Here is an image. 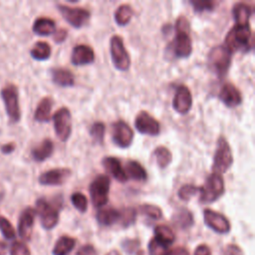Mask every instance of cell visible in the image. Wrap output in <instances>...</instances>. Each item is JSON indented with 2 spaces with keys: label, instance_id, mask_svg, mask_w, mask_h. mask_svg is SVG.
Segmentation results:
<instances>
[{
  "label": "cell",
  "instance_id": "b9f144b4",
  "mask_svg": "<svg viewBox=\"0 0 255 255\" xmlns=\"http://www.w3.org/2000/svg\"><path fill=\"white\" fill-rule=\"evenodd\" d=\"M10 255H31L28 246L20 241H15L10 249Z\"/></svg>",
  "mask_w": 255,
  "mask_h": 255
},
{
  "label": "cell",
  "instance_id": "ac0fdd59",
  "mask_svg": "<svg viewBox=\"0 0 255 255\" xmlns=\"http://www.w3.org/2000/svg\"><path fill=\"white\" fill-rule=\"evenodd\" d=\"M219 100L228 108H235L242 102L240 91L230 82L225 83L218 94Z\"/></svg>",
  "mask_w": 255,
  "mask_h": 255
},
{
  "label": "cell",
  "instance_id": "f35d334b",
  "mask_svg": "<svg viewBox=\"0 0 255 255\" xmlns=\"http://www.w3.org/2000/svg\"><path fill=\"white\" fill-rule=\"evenodd\" d=\"M168 251V246L159 242L155 238H152L148 243L149 255H166Z\"/></svg>",
  "mask_w": 255,
  "mask_h": 255
},
{
  "label": "cell",
  "instance_id": "1f68e13d",
  "mask_svg": "<svg viewBox=\"0 0 255 255\" xmlns=\"http://www.w3.org/2000/svg\"><path fill=\"white\" fill-rule=\"evenodd\" d=\"M172 222L179 228H187L193 224L192 213L185 208H181L173 214Z\"/></svg>",
  "mask_w": 255,
  "mask_h": 255
},
{
  "label": "cell",
  "instance_id": "ffe728a7",
  "mask_svg": "<svg viewBox=\"0 0 255 255\" xmlns=\"http://www.w3.org/2000/svg\"><path fill=\"white\" fill-rule=\"evenodd\" d=\"M102 164L106 168V170L118 181L126 182L128 180V176L124 167L122 166L121 160L114 156H107L103 158Z\"/></svg>",
  "mask_w": 255,
  "mask_h": 255
},
{
  "label": "cell",
  "instance_id": "ba28073f",
  "mask_svg": "<svg viewBox=\"0 0 255 255\" xmlns=\"http://www.w3.org/2000/svg\"><path fill=\"white\" fill-rule=\"evenodd\" d=\"M1 98L4 102L7 116L12 123H18L21 118L19 106V94L15 85L9 84L1 90Z\"/></svg>",
  "mask_w": 255,
  "mask_h": 255
},
{
  "label": "cell",
  "instance_id": "3957f363",
  "mask_svg": "<svg viewBox=\"0 0 255 255\" xmlns=\"http://www.w3.org/2000/svg\"><path fill=\"white\" fill-rule=\"evenodd\" d=\"M231 60L232 53L224 45L213 47L208 54V65L220 78L227 74L231 65Z\"/></svg>",
  "mask_w": 255,
  "mask_h": 255
},
{
  "label": "cell",
  "instance_id": "e575fe53",
  "mask_svg": "<svg viewBox=\"0 0 255 255\" xmlns=\"http://www.w3.org/2000/svg\"><path fill=\"white\" fill-rule=\"evenodd\" d=\"M106 126L102 122H95L90 128V135L93 138L94 142L102 144L105 138Z\"/></svg>",
  "mask_w": 255,
  "mask_h": 255
},
{
  "label": "cell",
  "instance_id": "83f0119b",
  "mask_svg": "<svg viewBox=\"0 0 255 255\" xmlns=\"http://www.w3.org/2000/svg\"><path fill=\"white\" fill-rule=\"evenodd\" d=\"M76 245V239L63 235L61 236L55 243V246L53 248V254L54 255H69L70 252L74 249Z\"/></svg>",
  "mask_w": 255,
  "mask_h": 255
},
{
  "label": "cell",
  "instance_id": "e0dca14e",
  "mask_svg": "<svg viewBox=\"0 0 255 255\" xmlns=\"http://www.w3.org/2000/svg\"><path fill=\"white\" fill-rule=\"evenodd\" d=\"M36 211L32 207L25 208L18 221V233L23 240H29L32 235Z\"/></svg>",
  "mask_w": 255,
  "mask_h": 255
},
{
  "label": "cell",
  "instance_id": "d4e9b609",
  "mask_svg": "<svg viewBox=\"0 0 255 255\" xmlns=\"http://www.w3.org/2000/svg\"><path fill=\"white\" fill-rule=\"evenodd\" d=\"M232 14L235 20V24L247 25L249 24V19L252 15V9L245 2H237L233 5Z\"/></svg>",
  "mask_w": 255,
  "mask_h": 255
},
{
  "label": "cell",
  "instance_id": "5b68a950",
  "mask_svg": "<svg viewBox=\"0 0 255 255\" xmlns=\"http://www.w3.org/2000/svg\"><path fill=\"white\" fill-rule=\"evenodd\" d=\"M200 197L201 203H211L220 198L225 191L224 180L218 173L212 172L205 179L203 186H200Z\"/></svg>",
  "mask_w": 255,
  "mask_h": 255
},
{
  "label": "cell",
  "instance_id": "30bf717a",
  "mask_svg": "<svg viewBox=\"0 0 255 255\" xmlns=\"http://www.w3.org/2000/svg\"><path fill=\"white\" fill-rule=\"evenodd\" d=\"M40 217L41 225L45 229L54 228L59 221V211L55 205L45 198H39L36 201V210Z\"/></svg>",
  "mask_w": 255,
  "mask_h": 255
},
{
  "label": "cell",
  "instance_id": "d6986e66",
  "mask_svg": "<svg viewBox=\"0 0 255 255\" xmlns=\"http://www.w3.org/2000/svg\"><path fill=\"white\" fill-rule=\"evenodd\" d=\"M95 61V52L93 48L86 44H80L74 47L71 62L75 66H84L94 63Z\"/></svg>",
  "mask_w": 255,
  "mask_h": 255
},
{
  "label": "cell",
  "instance_id": "8992f818",
  "mask_svg": "<svg viewBox=\"0 0 255 255\" xmlns=\"http://www.w3.org/2000/svg\"><path fill=\"white\" fill-rule=\"evenodd\" d=\"M111 59L115 68L119 71H128L130 67V57L127 51L124 40L119 35H114L110 39Z\"/></svg>",
  "mask_w": 255,
  "mask_h": 255
},
{
  "label": "cell",
  "instance_id": "f546056e",
  "mask_svg": "<svg viewBox=\"0 0 255 255\" xmlns=\"http://www.w3.org/2000/svg\"><path fill=\"white\" fill-rule=\"evenodd\" d=\"M133 9L129 4L120 5L115 12V21L119 26H126L133 16Z\"/></svg>",
  "mask_w": 255,
  "mask_h": 255
},
{
  "label": "cell",
  "instance_id": "ab89813d",
  "mask_svg": "<svg viewBox=\"0 0 255 255\" xmlns=\"http://www.w3.org/2000/svg\"><path fill=\"white\" fill-rule=\"evenodd\" d=\"M190 4L192 5L193 10L197 13L213 11L215 8V2L210 0H191Z\"/></svg>",
  "mask_w": 255,
  "mask_h": 255
},
{
  "label": "cell",
  "instance_id": "603a6c76",
  "mask_svg": "<svg viewBox=\"0 0 255 255\" xmlns=\"http://www.w3.org/2000/svg\"><path fill=\"white\" fill-rule=\"evenodd\" d=\"M54 151V143L50 138L43 139L38 145L33 147L31 151L32 158L35 161L41 162L49 158Z\"/></svg>",
  "mask_w": 255,
  "mask_h": 255
},
{
  "label": "cell",
  "instance_id": "7a4b0ae2",
  "mask_svg": "<svg viewBox=\"0 0 255 255\" xmlns=\"http://www.w3.org/2000/svg\"><path fill=\"white\" fill-rule=\"evenodd\" d=\"M252 32L250 25L235 24L225 37L224 46L233 54L238 51H248L250 49Z\"/></svg>",
  "mask_w": 255,
  "mask_h": 255
},
{
  "label": "cell",
  "instance_id": "7c38bea8",
  "mask_svg": "<svg viewBox=\"0 0 255 255\" xmlns=\"http://www.w3.org/2000/svg\"><path fill=\"white\" fill-rule=\"evenodd\" d=\"M135 129L141 133L151 136H156L160 132V125L155 118H153L146 111H140L134 120Z\"/></svg>",
  "mask_w": 255,
  "mask_h": 255
},
{
  "label": "cell",
  "instance_id": "484cf974",
  "mask_svg": "<svg viewBox=\"0 0 255 255\" xmlns=\"http://www.w3.org/2000/svg\"><path fill=\"white\" fill-rule=\"evenodd\" d=\"M33 32L39 36H48L55 32L56 23L53 19L48 17H39L35 20L33 27Z\"/></svg>",
  "mask_w": 255,
  "mask_h": 255
},
{
  "label": "cell",
  "instance_id": "f6af8a7d",
  "mask_svg": "<svg viewBox=\"0 0 255 255\" xmlns=\"http://www.w3.org/2000/svg\"><path fill=\"white\" fill-rule=\"evenodd\" d=\"M193 255H211V251L207 245L201 244L196 247Z\"/></svg>",
  "mask_w": 255,
  "mask_h": 255
},
{
  "label": "cell",
  "instance_id": "277c9868",
  "mask_svg": "<svg viewBox=\"0 0 255 255\" xmlns=\"http://www.w3.org/2000/svg\"><path fill=\"white\" fill-rule=\"evenodd\" d=\"M233 163V154L227 139L221 135L217 139V145L213 156L212 170L215 173L226 172Z\"/></svg>",
  "mask_w": 255,
  "mask_h": 255
},
{
  "label": "cell",
  "instance_id": "5bb4252c",
  "mask_svg": "<svg viewBox=\"0 0 255 255\" xmlns=\"http://www.w3.org/2000/svg\"><path fill=\"white\" fill-rule=\"evenodd\" d=\"M204 223L213 231L225 234L230 231V222L229 220L221 213L214 211L212 209L206 208L203 211Z\"/></svg>",
  "mask_w": 255,
  "mask_h": 255
},
{
  "label": "cell",
  "instance_id": "9c48e42d",
  "mask_svg": "<svg viewBox=\"0 0 255 255\" xmlns=\"http://www.w3.org/2000/svg\"><path fill=\"white\" fill-rule=\"evenodd\" d=\"M54 129L58 138L65 142L69 139L72 132V117L68 108L62 107L53 116Z\"/></svg>",
  "mask_w": 255,
  "mask_h": 255
},
{
  "label": "cell",
  "instance_id": "7bdbcfd3",
  "mask_svg": "<svg viewBox=\"0 0 255 255\" xmlns=\"http://www.w3.org/2000/svg\"><path fill=\"white\" fill-rule=\"evenodd\" d=\"M67 36H68V31L66 29L61 28V29L55 30V32L53 33V40L55 43L60 44L66 40Z\"/></svg>",
  "mask_w": 255,
  "mask_h": 255
},
{
  "label": "cell",
  "instance_id": "8d00e7d4",
  "mask_svg": "<svg viewBox=\"0 0 255 255\" xmlns=\"http://www.w3.org/2000/svg\"><path fill=\"white\" fill-rule=\"evenodd\" d=\"M200 189H201L200 186H196L194 184H184L178 190V197L181 200L188 201L192 196L200 192Z\"/></svg>",
  "mask_w": 255,
  "mask_h": 255
},
{
  "label": "cell",
  "instance_id": "4dcf8cb0",
  "mask_svg": "<svg viewBox=\"0 0 255 255\" xmlns=\"http://www.w3.org/2000/svg\"><path fill=\"white\" fill-rule=\"evenodd\" d=\"M156 240H158L159 242L163 243L166 246H170L174 240H175V235L173 233V231L171 230V228H169L166 225H157L154 228V237Z\"/></svg>",
  "mask_w": 255,
  "mask_h": 255
},
{
  "label": "cell",
  "instance_id": "bcb514c9",
  "mask_svg": "<svg viewBox=\"0 0 255 255\" xmlns=\"http://www.w3.org/2000/svg\"><path fill=\"white\" fill-rule=\"evenodd\" d=\"M166 255H189V253L185 248L177 247V248H174L172 250H169L166 253Z\"/></svg>",
  "mask_w": 255,
  "mask_h": 255
},
{
  "label": "cell",
  "instance_id": "4316f807",
  "mask_svg": "<svg viewBox=\"0 0 255 255\" xmlns=\"http://www.w3.org/2000/svg\"><path fill=\"white\" fill-rule=\"evenodd\" d=\"M97 220L103 226L114 225L120 220V210L113 207L101 208L97 213Z\"/></svg>",
  "mask_w": 255,
  "mask_h": 255
},
{
  "label": "cell",
  "instance_id": "d6a6232c",
  "mask_svg": "<svg viewBox=\"0 0 255 255\" xmlns=\"http://www.w3.org/2000/svg\"><path fill=\"white\" fill-rule=\"evenodd\" d=\"M153 155L155 157L156 163L160 168H165L172 161L171 151L164 145H159L153 150Z\"/></svg>",
  "mask_w": 255,
  "mask_h": 255
},
{
  "label": "cell",
  "instance_id": "ee69618b",
  "mask_svg": "<svg viewBox=\"0 0 255 255\" xmlns=\"http://www.w3.org/2000/svg\"><path fill=\"white\" fill-rule=\"evenodd\" d=\"M76 255H98L96 249L94 248L93 245L91 244H86L84 246H82Z\"/></svg>",
  "mask_w": 255,
  "mask_h": 255
},
{
  "label": "cell",
  "instance_id": "60d3db41",
  "mask_svg": "<svg viewBox=\"0 0 255 255\" xmlns=\"http://www.w3.org/2000/svg\"><path fill=\"white\" fill-rule=\"evenodd\" d=\"M0 229H1L3 236L6 239L11 240V239L15 238L16 233H15L14 227L12 226V224L10 223V221L7 218L2 217V216H0Z\"/></svg>",
  "mask_w": 255,
  "mask_h": 255
},
{
  "label": "cell",
  "instance_id": "f1b7e54d",
  "mask_svg": "<svg viewBox=\"0 0 255 255\" xmlns=\"http://www.w3.org/2000/svg\"><path fill=\"white\" fill-rule=\"evenodd\" d=\"M51 53H52L51 46L44 41L36 42L30 51L31 57L37 61L48 60L51 56Z\"/></svg>",
  "mask_w": 255,
  "mask_h": 255
},
{
  "label": "cell",
  "instance_id": "7402d4cb",
  "mask_svg": "<svg viewBox=\"0 0 255 255\" xmlns=\"http://www.w3.org/2000/svg\"><path fill=\"white\" fill-rule=\"evenodd\" d=\"M53 104H54V100L50 96H47L41 99L34 113L35 121L40 123L49 122L51 118V111L53 108Z\"/></svg>",
  "mask_w": 255,
  "mask_h": 255
},
{
  "label": "cell",
  "instance_id": "44dd1931",
  "mask_svg": "<svg viewBox=\"0 0 255 255\" xmlns=\"http://www.w3.org/2000/svg\"><path fill=\"white\" fill-rule=\"evenodd\" d=\"M52 81L59 87L67 88L75 84V77L73 73L66 68H54L51 71Z\"/></svg>",
  "mask_w": 255,
  "mask_h": 255
},
{
  "label": "cell",
  "instance_id": "d590c367",
  "mask_svg": "<svg viewBox=\"0 0 255 255\" xmlns=\"http://www.w3.org/2000/svg\"><path fill=\"white\" fill-rule=\"evenodd\" d=\"M71 202L72 204L74 205V207L84 213L87 211V208H88V199H87V196L82 193V192H74L72 195H71Z\"/></svg>",
  "mask_w": 255,
  "mask_h": 255
},
{
  "label": "cell",
  "instance_id": "8fae6325",
  "mask_svg": "<svg viewBox=\"0 0 255 255\" xmlns=\"http://www.w3.org/2000/svg\"><path fill=\"white\" fill-rule=\"evenodd\" d=\"M58 10L63 18L76 29L82 28L90 19V12L85 8L58 4Z\"/></svg>",
  "mask_w": 255,
  "mask_h": 255
},
{
  "label": "cell",
  "instance_id": "6da1fadb",
  "mask_svg": "<svg viewBox=\"0 0 255 255\" xmlns=\"http://www.w3.org/2000/svg\"><path fill=\"white\" fill-rule=\"evenodd\" d=\"M169 50L175 58H188L192 53L190 25L188 19L183 15L175 21V35L169 44Z\"/></svg>",
  "mask_w": 255,
  "mask_h": 255
},
{
  "label": "cell",
  "instance_id": "cb8c5ba5",
  "mask_svg": "<svg viewBox=\"0 0 255 255\" xmlns=\"http://www.w3.org/2000/svg\"><path fill=\"white\" fill-rule=\"evenodd\" d=\"M125 171L128 176V179H133L137 181H145L147 179V172L144 167L136 160L129 159L126 162Z\"/></svg>",
  "mask_w": 255,
  "mask_h": 255
},
{
  "label": "cell",
  "instance_id": "2e32d148",
  "mask_svg": "<svg viewBox=\"0 0 255 255\" xmlns=\"http://www.w3.org/2000/svg\"><path fill=\"white\" fill-rule=\"evenodd\" d=\"M72 170L70 168H53L43 172L38 180L42 185H62L71 176Z\"/></svg>",
  "mask_w": 255,
  "mask_h": 255
},
{
  "label": "cell",
  "instance_id": "4fadbf2b",
  "mask_svg": "<svg viewBox=\"0 0 255 255\" xmlns=\"http://www.w3.org/2000/svg\"><path fill=\"white\" fill-rule=\"evenodd\" d=\"M113 141L121 148L128 147L133 140V130L123 120H119L113 124Z\"/></svg>",
  "mask_w": 255,
  "mask_h": 255
},
{
  "label": "cell",
  "instance_id": "836d02e7",
  "mask_svg": "<svg viewBox=\"0 0 255 255\" xmlns=\"http://www.w3.org/2000/svg\"><path fill=\"white\" fill-rule=\"evenodd\" d=\"M136 218V211L132 207H127L120 210V224L123 227H128L132 225Z\"/></svg>",
  "mask_w": 255,
  "mask_h": 255
},
{
  "label": "cell",
  "instance_id": "681fc988",
  "mask_svg": "<svg viewBox=\"0 0 255 255\" xmlns=\"http://www.w3.org/2000/svg\"><path fill=\"white\" fill-rule=\"evenodd\" d=\"M107 255H120V253L118 251H116V250H112Z\"/></svg>",
  "mask_w": 255,
  "mask_h": 255
},
{
  "label": "cell",
  "instance_id": "7dc6e473",
  "mask_svg": "<svg viewBox=\"0 0 255 255\" xmlns=\"http://www.w3.org/2000/svg\"><path fill=\"white\" fill-rule=\"evenodd\" d=\"M14 149H15V143L14 142H8V143L1 146V151L4 154H9V153L13 152Z\"/></svg>",
  "mask_w": 255,
  "mask_h": 255
},
{
  "label": "cell",
  "instance_id": "74e56055",
  "mask_svg": "<svg viewBox=\"0 0 255 255\" xmlns=\"http://www.w3.org/2000/svg\"><path fill=\"white\" fill-rule=\"evenodd\" d=\"M139 211L144 214L145 216L153 219L158 220L162 217V211L161 209L153 204H143L139 206Z\"/></svg>",
  "mask_w": 255,
  "mask_h": 255
},
{
  "label": "cell",
  "instance_id": "c3c4849f",
  "mask_svg": "<svg viewBox=\"0 0 255 255\" xmlns=\"http://www.w3.org/2000/svg\"><path fill=\"white\" fill-rule=\"evenodd\" d=\"M7 244L3 241H0V255H6Z\"/></svg>",
  "mask_w": 255,
  "mask_h": 255
},
{
  "label": "cell",
  "instance_id": "52a82bcc",
  "mask_svg": "<svg viewBox=\"0 0 255 255\" xmlns=\"http://www.w3.org/2000/svg\"><path fill=\"white\" fill-rule=\"evenodd\" d=\"M111 179L106 174H99L90 184V195L95 207H103L109 201Z\"/></svg>",
  "mask_w": 255,
  "mask_h": 255
},
{
  "label": "cell",
  "instance_id": "9a60e30c",
  "mask_svg": "<svg viewBox=\"0 0 255 255\" xmlns=\"http://www.w3.org/2000/svg\"><path fill=\"white\" fill-rule=\"evenodd\" d=\"M191 107L192 96L190 90L185 85L178 86L172 100L173 110L180 115H185L190 111Z\"/></svg>",
  "mask_w": 255,
  "mask_h": 255
}]
</instances>
